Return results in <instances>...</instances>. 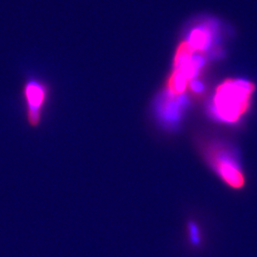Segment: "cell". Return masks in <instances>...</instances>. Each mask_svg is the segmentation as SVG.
Returning <instances> with one entry per match:
<instances>
[{
  "label": "cell",
  "mask_w": 257,
  "mask_h": 257,
  "mask_svg": "<svg viewBox=\"0 0 257 257\" xmlns=\"http://www.w3.org/2000/svg\"><path fill=\"white\" fill-rule=\"evenodd\" d=\"M254 85L243 79H228L220 84L213 97V112L219 119L236 122L248 110Z\"/></svg>",
  "instance_id": "cell-1"
},
{
  "label": "cell",
  "mask_w": 257,
  "mask_h": 257,
  "mask_svg": "<svg viewBox=\"0 0 257 257\" xmlns=\"http://www.w3.org/2000/svg\"><path fill=\"white\" fill-rule=\"evenodd\" d=\"M206 163L230 190L239 192L246 187V176L235 152L218 142H210L202 148Z\"/></svg>",
  "instance_id": "cell-2"
},
{
  "label": "cell",
  "mask_w": 257,
  "mask_h": 257,
  "mask_svg": "<svg viewBox=\"0 0 257 257\" xmlns=\"http://www.w3.org/2000/svg\"><path fill=\"white\" fill-rule=\"evenodd\" d=\"M52 87L43 77L30 74L20 87L24 118L32 128H40L52 98Z\"/></svg>",
  "instance_id": "cell-3"
},
{
  "label": "cell",
  "mask_w": 257,
  "mask_h": 257,
  "mask_svg": "<svg viewBox=\"0 0 257 257\" xmlns=\"http://www.w3.org/2000/svg\"><path fill=\"white\" fill-rule=\"evenodd\" d=\"M212 40L211 31L206 26L193 29L191 32L188 43L196 53H205Z\"/></svg>",
  "instance_id": "cell-4"
},
{
  "label": "cell",
  "mask_w": 257,
  "mask_h": 257,
  "mask_svg": "<svg viewBox=\"0 0 257 257\" xmlns=\"http://www.w3.org/2000/svg\"><path fill=\"white\" fill-rule=\"evenodd\" d=\"M185 231L190 247L193 249H201L205 243V236L200 223L193 218L188 219L185 225Z\"/></svg>",
  "instance_id": "cell-5"
}]
</instances>
